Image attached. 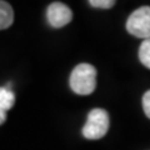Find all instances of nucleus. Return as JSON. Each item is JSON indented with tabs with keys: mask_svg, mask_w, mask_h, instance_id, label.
<instances>
[{
	"mask_svg": "<svg viewBox=\"0 0 150 150\" xmlns=\"http://www.w3.org/2000/svg\"><path fill=\"white\" fill-rule=\"evenodd\" d=\"M46 19L53 28H63L73 19V13L68 5L63 3H51L46 10Z\"/></svg>",
	"mask_w": 150,
	"mask_h": 150,
	"instance_id": "4",
	"label": "nucleus"
},
{
	"mask_svg": "<svg viewBox=\"0 0 150 150\" xmlns=\"http://www.w3.org/2000/svg\"><path fill=\"white\" fill-rule=\"evenodd\" d=\"M69 84L78 95H90L96 88V69L88 63L76 65L70 74Z\"/></svg>",
	"mask_w": 150,
	"mask_h": 150,
	"instance_id": "1",
	"label": "nucleus"
},
{
	"mask_svg": "<svg viewBox=\"0 0 150 150\" xmlns=\"http://www.w3.org/2000/svg\"><path fill=\"white\" fill-rule=\"evenodd\" d=\"M126 30L137 38L150 39V6H142L131 13L126 20Z\"/></svg>",
	"mask_w": 150,
	"mask_h": 150,
	"instance_id": "3",
	"label": "nucleus"
},
{
	"mask_svg": "<svg viewBox=\"0 0 150 150\" xmlns=\"http://www.w3.org/2000/svg\"><path fill=\"white\" fill-rule=\"evenodd\" d=\"M14 21V10L6 1L0 0V30L8 29Z\"/></svg>",
	"mask_w": 150,
	"mask_h": 150,
	"instance_id": "5",
	"label": "nucleus"
},
{
	"mask_svg": "<svg viewBox=\"0 0 150 150\" xmlns=\"http://www.w3.org/2000/svg\"><path fill=\"white\" fill-rule=\"evenodd\" d=\"M91 6L94 8H100V9H110L115 5L114 0H90L89 1Z\"/></svg>",
	"mask_w": 150,
	"mask_h": 150,
	"instance_id": "8",
	"label": "nucleus"
},
{
	"mask_svg": "<svg viewBox=\"0 0 150 150\" xmlns=\"http://www.w3.org/2000/svg\"><path fill=\"white\" fill-rule=\"evenodd\" d=\"M15 103V95L9 86H0V108L4 110L11 109Z\"/></svg>",
	"mask_w": 150,
	"mask_h": 150,
	"instance_id": "6",
	"label": "nucleus"
},
{
	"mask_svg": "<svg viewBox=\"0 0 150 150\" xmlns=\"http://www.w3.org/2000/svg\"><path fill=\"white\" fill-rule=\"evenodd\" d=\"M5 120H6V111L4 110L3 108H0V125H1Z\"/></svg>",
	"mask_w": 150,
	"mask_h": 150,
	"instance_id": "10",
	"label": "nucleus"
},
{
	"mask_svg": "<svg viewBox=\"0 0 150 150\" xmlns=\"http://www.w3.org/2000/svg\"><path fill=\"white\" fill-rule=\"evenodd\" d=\"M143 109L145 115L150 119V90H148L143 96Z\"/></svg>",
	"mask_w": 150,
	"mask_h": 150,
	"instance_id": "9",
	"label": "nucleus"
},
{
	"mask_svg": "<svg viewBox=\"0 0 150 150\" xmlns=\"http://www.w3.org/2000/svg\"><path fill=\"white\" fill-rule=\"evenodd\" d=\"M109 130V115L104 109L95 108L88 114L85 125L83 126L84 138L89 140L101 139Z\"/></svg>",
	"mask_w": 150,
	"mask_h": 150,
	"instance_id": "2",
	"label": "nucleus"
},
{
	"mask_svg": "<svg viewBox=\"0 0 150 150\" xmlns=\"http://www.w3.org/2000/svg\"><path fill=\"white\" fill-rule=\"evenodd\" d=\"M139 60L144 67L150 69V39L144 40L139 48Z\"/></svg>",
	"mask_w": 150,
	"mask_h": 150,
	"instance_id": "7",
	"label": "nucleus"
}]
</instances>
